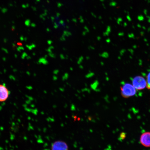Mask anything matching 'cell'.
Segmentation results:
<instances>
[{
	"label": "cell",
	"mask_w": 150,
	"mask_h": 150,
	"mask_svg": "<svg viewBox=\"0 0 150 150\" xmlns=\"http://www.w3.org/2000/svg\"><path fill=\"white\" fill-rule=\"evenodd\" d=\"M132 85L137 90L144 89L146 87V81L142 76H136L132 80Z\"/></svg>",
	"instance_id": "obj_2"
},
{
	"label": "cell",
	"mask_w": 150,
	"mask_h": 150,
	"mask_svg": "<svg viewBox=\"0 0 150 150\" xmlns=\"http://www.w3.org/2000/svg\"><path fill=\"white\" fill-rule=\"evenodd\" d=\"M10 92L5 84H0V102H4L8 99Z\"/></svg>",
	"instance_id": "obj_3"
},
{
	"label": "cell",
	"mask_w": 150,
	"mask_h": 150,
	"mask_svg": "<svg viewBox=\"0 0 150 150\" xmlns=\"http://www.w3.org/2000/svg\"><path fill=\"white\" fill-rule=\"evenodd\" d=\"M121 94L124 98H128L136 95L135 88L132 84L129 83H125L121 87Z\"/></svg>",
	"instance_id": "obj_1"
},
{
	"label": "cell",
	"mask_w": 150,
	"mask_h": 150,
	"mask_svg": "<svg viewBox=\"0 0 150 150\" xmlns=\"http://www.w3.org/2000/svg\"><path fill=\"white\" fill-rule=\"evenodd\" d=\"M140 142L142 145L146 147H150V132L143 133L141 136Z\"/></svg>",
	"instance_id": "obj_5"
},
{
	"label": "cell",
	"mask_w": 150,
	"mask_h": 150,
	"mask_svg": "<svg viewBox=\"0 0 150 150\" xmlns=\"http://www.w3.org/2000/svg\"><path fill=\"white\" fill-rule=\"evenodd\" d=\"M51 149L52 150H69V147L64 142L59 140L54 142Z\"/></svg>",
	"instance_id": "obj_4"
},
{
	"label": "cell",
	"mask_w": 150,
	"mask_h": 150,
	"mask_svg": "<svg viewBox=\"0 0 150 150\" xmlns=\"http://www.w3.org/2000/svg\"><path fill=\"white\" fill-rule=\"evenodd\" d=\"M146 78V87L148 89L150 90V72L148 74Z\"/></svg>",
	"instance_id": "obj_6"
},
{
	"label": "cell",
	"mask_w": 150,
	"mask_h": 150,
	"mask_svg": "<svg viewBox=\"0 0 150 150\" xmlns=\"http://www.w3.org/2000/svg\"><path fill=\"white\" fill-rule=\"evenodd\" d=\"M125 137V133H122L120 135V137L122 139H124Z\"/></svg>",
	"instance_id": "obj_7"
}]
</instances>
